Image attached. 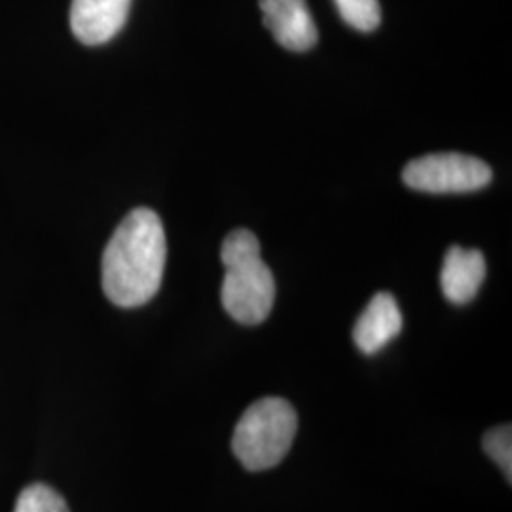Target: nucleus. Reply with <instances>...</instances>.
I'll use <instances>...</instances> for the list:
<instances>
[{"instance_id": "f03ea898", "label": "nucleus", "mask_w": 512, "mask_h": 512, "mask_svg": "<svg viewBox=\"0 0 512 512\" xmlns=\"http://www.w3.org/2000/svg\"><path fill=\"white\" fill-rule=\"evenodd\" d=\"M220 258L224 281L220 300L226 313L241 325H260L275 302V279L260 255V243L251 230H234L224 243Z\"/></svg>"}, {"instance_id": "20e7f679", "label": "nucleus", "mask_w": 512, "mask_h": 512, "mask_svg": "<svg viewBox=\"0 0 512 512\" xmlns=\"http://www.w3.org/2000/svg\"><path fill=\"white\" fill-rule=\"evenodd\" d=\"M403 181L425 194H467L488 186L492 169L475 156L440 152L412 160L404 167Z\"/></svg>"}, {"instance_id": "f257e3e1", "label": "nucleus", "mask_w": 512, "mask_h": 512, "mask_svg": "<svg viewBox=\"0 0 512 512\" xmlns=\"http://www.w3.org/2000/svg\"><path fill=\"white\" fill-rule=\"evenodd\" d=\"M167 243L164 224L147 207L133 209L103 255V291L120 308H139L160 291Z\"/></svg>"}, {"instance_id": "9d476101", "label": "nucleus", "mask_w": 512, "mask_h": 512, "mask_svg": "<svg viewBox=\"0 0 512 512\" xmlns=\"http://www.w3.org/2000/svg\"><path fill=\"white\" fill-rule=\"evenodd\" d=\"M14 512H71L67 501L46 484H33L18 497Z\"/></svg>"}, {"instance_id": "423d86ee", "label": "nucleus", "mask_w": 512, "mask_h": 512, "mask_svg": "<svg viewBox=\"0 0 512 512\" xmlns=\"http://www.w3.org/2000/svg\"><path fill=\"white\" fill-rule=\"evenodd\" d=\"M131 0H73L71 29L86 46H99L116 37L128 19Z\"/></svg>"}, {"instance_id": "39448f33", "label": "nucleus", "mask_w": 512, "mask_h": 512, "mask_svg": "<svg viewBox=\"0 0 512 512\" xmlns=\"http://www.w3.org/2000/svg\"><path fill=\"white\" fill-rule=\"evenodd\" d=\"M264 25L289 52H308L317 44V27L306 0H260Z\"/></svg>"}, {"instance_id": "1a4fd4ad", "label": "nucleus", "mask_w": 512, "mask_h": 512, "mask_svg": "<svg viewBox=\"0 0 512 512\" xmlns=\"http://www.w3.org/2000/svg\"><path fill=\"white\" fill-rule=\"evenodd\" d=\"M334 4L349 27L361 33L374 31L382 21L380 0H334Z\"/></svg>"}, {"instance_id": "9b49d317", "label": "nucleus", "mask_w": 512, "mask_h": 512, "mask_svg": "<svg viewBox=\"0 0 512 512\" xmlns=\"http://www.w3.org/2000/svg\"><path fill=\"white\" fill-rule=\"evenodd\" d=\"M484 452L494 459L501 467V471L507 475V480L512 478V429L511 425H499L484 437Z\"/></svg>"}, {"instance_id": "6e6552de", "label": "nucleus", "mask_w": 512, "mask_h": 512, "mask_svg": "<svg viewBox=\"0 0 512 512\" xmlns=\"http://www.w3.org/2000/svg\"><path fill=\"white\" fill-rule=\"evenodd\" d=\"M486 279V258L478 249L450 247L444 256L440 287L452 304H467L475 298Z\"/></svg>"}, {"instance_id": "0eeeda50", "label": "nucleus", "mask_w": 512, "mask_h": 512, "mask_svg": "<svg viewBox=\"0 0 512 512\" xmlns=\"http://www.w3.org/2000/svg\"><path fill=\"white\" fill-rule=\"evenodd\" d=\"M403 330V313L393 294L378 293L353 327V342L365 355L384 349Z\"/></svg>"}, {"instance_id": "7ed1b4c3", "label": "nucleus", "mask_w": 512, "mask_h": 512, "mask_svg": "<svg viewBox=\"0 0 512 512\" xmlns=\"http://www.w3.org/2000/svg\"><path fill=\"white\" fill-rule=\"evenodd\" d=\"M296 429L298 416L293 404L279 397L260 399L239 418L232 452L247 471H268L289 454Z\"/></svg>"}]
</instances>
